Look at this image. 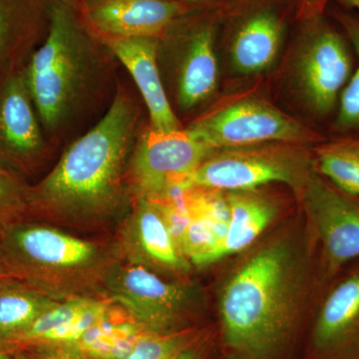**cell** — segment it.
Returning a JSON list of instances; mask_svg holds the SVG:
<instances>
[{"label":"cell","mask_w":359,"mask_h":359,"mask_svg":"<svg viewBox=\"0 0 359 359\" xmlns=\"http://www.w3.org/2000/svg\"><path fill=\"white\" fill-rule=\"evenodd\" d=\"M133 79L148 112V122L163 132L184 128L168 97L159 63L160 39L154 37L98 39Z\"/></svg>","instance_id":"obj_16"},{"label":"cell","mask_w":359,"mask_h":359,"mask_svg":"<svg viewBox=\"0 0 359 359\" xmlns=\"http://www.w3.org/2000/svg\"><path fill=\"white\" fill-rule=\"evenodd\" d=\"M201 337L202 332L196 327L167 334L147 332L122 359H175Z\"/></svg>","instance_id":"obj_24"},{"label":"cell","mask_w":359,"mask_h":359,"mask_svg":"<svg viewBox=\"0 0 359 359\" xmlns=\"http://www.w3.org/2000/svg\"><path fill=\"white\" fill-rule=\"evenodd\" d=\"M205 351H207V342L202 335L190 346L184 349L175 359H204Z\"/></svg>","instance_id":"obj_27"},{"label":"cell","mask_w":359,"mask_h":359,"mask_svg":"<svg viewBox=\"0 0 359 359\" xmlns=\"http://www.w3.org/2000/svg\"><path fill=\"white\" fill-rule=\"evenodd\" d=\"M123 259L174 280H187L193 266L175 242L156 203L137 198L115 237Z\"/></svg>","instance_id":"obj_14"},{"label":"cell","mask_w":359,"mask_h":359,"mask_svg":"<svg viewBox=\"0 0 359 359\" xmlns=\"http://www.w3.org/2000/svg\"><path fill=\"white\" fill-rule=\"evenodd\" d=\"M8 276V275H7L6 271H4V269L1 268V266H0V278H1V276Z\"/></svg>","instance_id":"obj_32"},{"label":"cell","mask_w":359,"mask_h":359,"mask_svg":"<svg viewBox=\"0 0 359 359\" xmlns=\"http://www.w3.org/2000/svg\"><path fill=\"white\" fill-rule=\"evenodd\" d=\"M224 193L231 219L212 264L249 249L263 237L280 214L278 201L261 188Z\"/></svg>","instance_id":"obj_18"},{"label":"cell","mask_w":359,"mask_h":359,"mask_svg":"<svg viewBox=\"0 0 359 359\" xmlns=\"http://www.w3.org/2000/svg\"><path fill=\"white\" fill-rule=\"evenodd\" d=\"M328 0H299V14L306 20L321 14Z\"/></svg>","instance_id":"obj_28"},{"label":"cell","mask_w":359,"mask_h":359,"mask_svg":"<svg viewBox=\"0 0 359 359\" xmlns=\"http://www.w3.org/2000/svg\"><path fill=\"white\" fill-rule=\"evenodd\" d=\"M311 346L318 359H359V259L342 269L318 297Z\"/></svg>","instance_id":"obj_13"},{"label":"cell","mask_w":359,"mask_h":359,"mask_svg":"<svg viewBox=\"0 0 359 359\" xmlns=\"http://www.w3.org/2000/svg\"><path fill=\"white\" fill-rule=\"evenodd\" d=\"M224 273L217 308L226 346L244 359H275L327 285L306 219L263 236Z\"/></svg>","instance_id":"obj_1"},{"label":"cell","mask_w":359,"mask_h":359,"mask_svg":"<svg viewBox=\"0 0 359 359\" xmlns=\"http://www.w3.org/2000/svg\"><path fill=\"white\" fill-rule=\"evenodd\" d=\"M283 39V23L271 9L248 16L238 28L231 46L233 68L241 74L264 72L275 62Z\"/></svg>","instance_id":"obj_19"},{"label":"cell","mask_w":359,"mask_h":359,"mask_svg":"<svg viewBox=\"0 0 359 359\" xmlns=\"http://www.w3.org/2000/svg\"><path fill=\"white\" fill-rule=\"evenodd\" d=\"M4 341V340L0 339V342ZM7 342V341H6Z\"/></svg>","instance_id":"obj_33"},{"label":"cell","mask_w":359,"mask_h":359,"mask_svg":"<svg viewBox=\"0 0 359 359\" xmlns=\"http://www.w3.org/2000/svg\"><path fill=\"white\" fill-rule=\"evenodd\" d=\"M308 21L295 59L297 86L314 115L334 119L340 96L355 68V53L346 33L321 14Z\"/></svg>","instance_id":"obj_7"},{"label":"cell","mask_w":359,"mask_h":359,"mask_svg":"<svg viewBox=\"0 0 359 359\" xmlns=\"http://www.w3.org/2000/svg\"><path fill=\"white\" fill-rule=\"evenodd\" d=\"M142 111L138 98L119 82L98 121L30 185L28 219L92 233L119 226L133 204L127 170L144 122Z\"/></svg>","instance_id":"obj_2"},{"label":"cell","mask_w":359,"mask_h":359,"mask_svg":"<svg viewBox=\"0 0 359 359\" xmlns=\"http://www.w3.org/2000/svg\"><path fill=\"white\" fill-rule=\"evenodd\" d=\"M15 359H84L72 349L63 346H28L18 348Z\"/></svg>","instance_id":"obj_26"},{"label":"cell","mask_w":359,"mask_h":359,"mask_svg":"<svg viewBox=\"0 0 359 359\" xmlns=\"http://www.w3.org/2000/svg\"><path fill=\"white\" fill-rule=\"evenodd\" d=\"M314 167L335 187L359 197V138L332 137L314 146Z\"/></svg>","instance_id":"obj_22"},{"label":"cell","mask_w":359,"mask_h":359,"mask_svg":"<svg viewBox=\"0 0 359 359\" xmlns=\"http://www.w3.org/2000/svg\"><path fill=\"white\" fill-rule=\"evenodd\" d=\"M314 170L313 148L269 142L211 151L189 186L231 192L278 183L289 187L299 200Z\"/></svg>","instance_id":"obj_5"},{"label":"cell","mask_w":359,"mask_h":359,"mask_svg":"<svg viewBox=\"0 0 359 359\" xmlns=\"http://www.w3.org/2000/svg\"><path fill=\"white\" fill-rule=\"evenodd\" d=\"M342 6L359 11V0H339Z\"/></svg>","instance_id":"obj_30"},{"label":"cell","mask_w":359,"mask_h":359,"mask_svg":"<svg viewBox=\"0 0 359 359\" xmlns=\"http://www.w3.org/2000/svg\"><path fill=\"white\" fill-rule=\"evenodd\" d=\"M106 299L126 309L147 332L167 334L192 327L205 306L199 285L174 280L121 259L111 271Z\"/></svg>","instance_id":"obj_6"},{"label":"cell","mask_w":359,"mask_h":359,"mask_svg":"<svg viewBox=\"0 0 359 359\" xmlns=\"http://www.w3.org/2000/svg\"><path fill=\"white\" fill-rule=\"evenodd\" d=\"M56 147L26 82L25 67L0 79V167L26 180L48 162Z\"/></svg>","instance_id":"obj_11"},{"label":"cell","mask_w":359,"mask_h":359,"mask_svg":"<svg viewBox=\"0 0 359 359\" xmlns=\"http://www.w3.org/2000/svg\"><path fill=\"white\" fill-rule=\"evenodd\" d=\"M335 18L351 41L355 53L356 65L340 96L337 114L332 123V131L334 137L359 138V16L340 11L335 14Z\"/></svg>","instance_id":"obj_23"},{"label":"cell","mask_w":359,"mask_h":359,"mask_svg":"<svg viewBox=\"0 0 359 359\" xmlns=\"http://www.w3.org/2000/svg\"><path fill=\"white\" fill-rule=\"evenodd\" d=\"M180 21L160 41L171 47L177 108L188 113L207 102L218 88L216 28L208 21L182 27Z\"/></svg>","instance_id":"obj_12"},{"label":"cell","mask_w":359,"mask_h":359,"mask_svg":"<svg viewBox=\"0 0 359 359\" xmlns=\"http://www.w3.org/2000/svg\"><path fill=\"white\" fill-rule=\"evenodd\" d=\"M210 150L283 142L311 146L325 140L264 99H241L201 116L188 127Z\"/></svg>","instance_id":"obj_9"},{"label":"cell","mask_w":359,"mask_h":359,"mask_svg":"<svg viewBox=\"0 0 359 359\" xmlns=\"http://www.w3.org/2000/svg\"><path fill=\"white\" fill-rule=\"evenodd\" d=\"M318 245L323 285L359 259V197L344 192L314 170L299 199Z\"/></svg>","instance_id":"obj_8"},{"label":"cell","mask_w":359,"mask_h":359,"mask_svg":"<svg viewBox=\"0 0 359 359\" xmlns=\"http://www.w3.org/2000/svg\"><path fill=\"white\" fill-rule=\"evenodd\" d=\"M112 53L87 29L77 0H50L48 32L25 66L26 82L54 147L112 101Z\"/></svg>","instance_id":"obj_3"},{"label":"cell","mask_w":359,"mask_h":359,"mask_svg":"<svg viewBox=\"0 0 359 359\" xmlns=\"http://www.w3.org/2000/svg\"><path fill=\"white\" fill-rule=\"evenodd\" d=\"M18 347L9 342H0V359H15Z\"/></svg>","instance_id":"obj_29"},{"label":"cell","mask_w":359,"mask_h":359,"mask_svg":"<svg viewBox=\"0 0 359 359\" xmlns=\"http://www.w3.org/2000/svg\"><path fill=\"white\" fill-rule=\"evenodd\" d=\"M58 301L9 276L0 278V339L13 344Z\"/></svg>","instance_id":"obj_21"},{"label":"cell","mask_w":359,"mask_h":359,"mask_svg":"<svg viewBox=\"0 0 359 359\" xmlns=\"http://www.w3.org/2000/svg\"><path fill=\"white\" fill-rule=\"evenodd\" d=\"M123 259L115 238L90 240L32 219L0 226V266L55 301L106 299V280Z\"/></svg>","instance_id":"obj_4"},{"label":"cell","mask_w":359,"mask_h":359,"mask_svg":"<svg viewBox=\"0 0 359 359\" xmlns=\"http://www.w3.org/2000/svg\"><path fill=\"white\" fill-rule=\"evenodd\" d=\"M145 332L126 309L111 302L102 318L67 348L84 359H122Z\"/></svg>","instance_id":"obj_20"},{"label":"cell","mask_w":359,"mask_h":359,"mask_svg":"<svg viewBox=\"0 0 359 359\" xmlns=\"http://www.w3.org/2000/svg\"><path fill=\"white\" fill-rule=\"evenodd\" d=\"M211 151L187 128L163 132L144 120L127 170L133 201L158 200L174 187H190L191 176Z\"/></svg>","instance_id":"obj_10"},{"label":"cell","mask_w":359,"mask_h":359,"mask_svg":"<svg viewBox=\"0 0 359 359\" xmlns=\"http://www.w3.org/2000/svg\"><path fill=\"white\" fill-rule=\"evenodd\" d=\"M29 184L0 167V226L28 219Z\"/></svg>","instance_id":"obj_25"},{"label":"cell","mask_w":359,"mask_h":359,"mask_svg":"<svg viewBox=\"0 0 359 359\" xmlns=\"http://www.w3.org/2000/svg\"><path fill=\"white\" fill-rule=\"evenodd\" d=\"M173 1L179 2V4H185L188 6H194L196 4H202V2L207 1V0H173Z\"/></svg>","instance_id":"obj_31"},{"label":"cell","mask_w":359,"mask_h":359,"mask_svg":"<svg viewBox=\"0 0 359 359\" xmlns=\"http://www.w3.org/2000/svg\"><path fill=\"white\" fill-rule=\"evenodd\" d=\"M50 0H0V79L25 67L48 32Z\"/></svg>","instance_id":"obj_17"},{"label":"cell","mask_w":359,"mask_h":359,"mask_svg":"<svg viewBox=\"0 0 359 359\" xmlns=\"http://www.w3.org/2000/svg\"><path fill=\"white\" fill-rule=\"evenodd\" d=\"M77 6L97 39H161L192 9L173 0H77Z\"/></svg>","instance_id":"obj_15"}]
</instances>
